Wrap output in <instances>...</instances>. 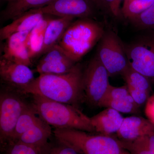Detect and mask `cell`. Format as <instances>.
<instances>
[{"label": "cell", "mask_w": 154, "mask_h": 154, "mask_svg": "<svg viewBox=\"0 0 154 154\" xmlns=\"http://www.w3.org/2000/svg\"><path fill=\"white\" fill-rule=\"evenodd\" d=\"M83 72L82 66L77 63L66 73L39 75L20 93L38 95L79 107L85 99Z\"/></svg>", "instance_id": "obj_1"}, {"label": "cell", "mask_w": 154, "mask_h": 154, "mask_svg": "<svg viewBox=\"0 0 154 154\" xmlns=\"http://www.w3.org/2000/svg\"><path fill=\"white\" fill-rule=\"evenodd\" d=\"M31 96L30 105L38 116L50 126L58 129H76L95 133L90 117L79 107L38 95Z\"/></svg>", "instance_id": "obj_2"}, {"label": "cell", "mask_w": 154, "mask_h": 154, "mask_svg": "<svg viewBox=\"0 0 154 154\" xmlns=\"http://www.w3.org/2000/svg\"><path fill=\"white\" fill-rule=\"evenodd\" d=\"M105 31L91 18L79 19L68 27L58 45L77 63L99 42Z\"/></svg>", "instance_id": "obj_3"}, {"label": "cell", "mask_w": 154, "mask_h": 154, "mask_svg": "<svg viewBox=\"0 0 154 154\" xmlns=\"http://www.w3.org/2000/svg\"><path fill=\"white\" fill-rule=\"evenodd\" d=\"M53 133L57 141L80 154H131L122 146L116 136L72 129L55 128Z\"/></svg>", "instance_id": "obj_4"}, {"label": "cell", "mask_w": 154, "mask_h": 154, "mask_svg": "<svg viewBox=\"0 0 154 154\" xmlns=\"http://www.w3.org/2000/svg\"><path fill=\"white\" fill-rule=\"evenodd\" d=\"M124 44L128 63L132 69L154 82V30H148Z\"/></svg>", "instance_id": "obj_5"}, {"label": "cell", "mask_w": 154, "mask_h": 154, "mask_svg": "<svg viewBox=\"0 0 154 154\" xmlns=\"http://www.w3.org/2000/svg\"><path fill=\"white\" fill-rule=\"evenodd\" d=\"M19 92L8 88L0 94V140L6 146L11 142L19 118L29 104Z\"/></svg>", "instance_id": "obj_6"}, {"label": "cell", "mask_w": 154, "mask_h": 154, "mask_svg": "<svg viewBox=\"0 0 154 154\" xmlns=\"http://www.w3.org/2000/svg\"><path fill=\"white\" fill-rule=\"evenodd\" d=\"M96 55L110 76L122 75L129 66L124 43L111 30L105 31L99 42Z\"/></svg>", "instance_id": "obj_7"}, {"label": "cell", "mask_w": 154, "mask_h": 154, "mask_svg": "<svg viewBox=\"0 0 154 154\" xmlns=\"http://www.w3.org/2000/svg\"><path fill=\"white\" fill-rule=\"evenodd\" d=\"M109 76L107 69L96 55L83 72L85 99L88 103L99 107L110 85Z\"/></svg>", "instance_id": "obj_8"}, {"label": "cell", "mask_w": 154, "mask_h": 154, "mask_svg": "<svg viewBox=\"0 0 154 154\" xmlns=\"http://www.w3.org/2000/svg\"><path fill=\"white\" fill-rule=\"evenodd\" d=\"M96 9L92 0H54L45 7L34 10L49 16L83 19L91 18Z\"/></svg>", "instance_id": "obj_9"}, {"label": "cell", "mask_w": 154, "mask_h": 154, "mask_svg": "<svg viewBox=\"0 0 154 154\" xmlns=\"http://www.w3.org/2000/svg\"><path fill=\"white\" fill-rule=\"evenodd\" d=\"M1 80L8 88L20 93L34 79V74L29 66L1 57Z\"/></svg>", "instance_id": "obj_10"}, {"label": "cell", "mask_w": 154, "mask_h": 154, "mask_svg": "<svg viewBox=\"0 0 154 154\" xmlns=\"http://www.w3.org/2000/svg\"><path fill=\"white\" fill-rule=\"evenodd\" d=\"M43 55L36 67V71L39 75L66 73L77 64L58 44Z\"/></svg>", "instance_id": "obj_11"}, {"label": "cell", "mask_w": 154, "mask_h": 154, "mask_svg": "<svg viewBox=\"0 0 154 154\" xmlns=\"http://www.w3.org/2000/svg\"><path fill=\"white\" fill-rule=\"evenodd\" d=\"M99 107L112 108L122 113H140V107L133 99L126 85L116 87L110 84Z\"/></svg>", "instance_id": "obj_12"}, {"label": "cell", "mask_w": 154, "mask_h": 154, "mask_svg": "<svg viewBox=\"0 0 154 154\" xmlns=\"http://www.w3.org/2000/svg\"><path fill=\"white\" fill-rule=\"evenodd\" d=\"M30 31L18 32L12 34L6 39L2 57L27 66L32 64L28 48L27 39Z\"/></svg>", "instance_id": "obj_13"}, {"label": "cell", "mask_w": 154, "mask_h": 154, "mask_svg": "<svg viewBox=\"0 0 154 154\" xmlns=\"http://www.w3.org/2000/svg\"><path fill=\"white\" fill-rule=\"evenodd\" d=\"M135 102L140 107L146 105L152 91L149 80L130 66L121 75Z\"/></svg>", "instance_id": "obj_14"}, {"label": "cell", "mask_w": 154, "mask_h": 154, "mask_svg": "<svg viewBox=\"0 0 154 154\" xmlns=\"http://www.w3.org/2000/svg\"><path fill=\"white\" fill-rule=\"evenodd\" d=\"M154 134V125L147 119L132 116L124 118L116 137L119 140L131 141L138 138Z\"/></svg>", "instance_id": "obj_15"}, {"label": "cell", "mask_w": 154, "mask_h": 154, "mask_svg": "<svg viewBox=\"0 0 154 154\" xmlns=\"http://www.w3.org/2000/svg\"><path fill=\"white\" fill-rule=\"evenodd\" d=\"M124 118L120 112L111 108H106L90 117L95 133L110 136H116Z\"/></svg>", "instance_id": "obj_16"}, {"label": "cell", "mask_w": 154, "mask_h": 154, "mask_svg": "<svg viewBox=\"0 0 154 154\" xmlns=\"http://www.w3.org/2000/svg\"><path fill=\"white\" fill-rule=\"evenodd\" d=\"M52 133L51 126L38 116L36 121L16 141L44 148L50 145L48 141Z\"/></svg>", "instance_id": "obj_17"}, {"label": "cell", "mask_w": 154, "mask_h": 154, "mask_svg": "<svg viewBox=\"0 0 154 154\" xmlns=\"http://www.w3.org/2000/svg\"><path fill=\"white\" fill-rule=\"evenodd\" d=\"M45 16V14L34 9L22 14L13 20L12 23L1 28V41L6 40L15 33L31 31Z\"/></svg>", "instance_id": "obj_18"}, {"label": "cell", "mask_w": 154, "mask_h": 154, "mask_svg": "<svg viewBox=\"0 0 154 154\" xmlns=\"http://www.w3.org/2000/svg\"><path fill=\"white\" fill-rule=\"evenodd\" d=\"M74 19L65 17L51 19L45 30L42 54H44L54 45L58 44L67 28L73 22Z\"/></svg>", "instance_id": "obj_19"}, {"label": "cell", "mask_w": 154, "mask_h": 154, "mask_svg": "<svg viewBox=\"0 0 154 154\" xmlns=\"http://www.w3.org/2000/svg\"><path fill=\"white\" fill-rule=\"evenodd\" d=\"M54 0H11L6 8L2 12L5 20H14L26 12L43 8Z\"/></svg>", "instance_id": "obj_20"}, {"label": "cell", "mask_w": 154, "mask_h": 154, "mask_svg": "<svg viewBox=\"0 0 154 154\" xmlns=\"http://www.w3.org/2000/svg\"><path fill=\"white\" fill-rule=\"evenodd\" d=\"M49 15H46L30 31L27 39V48L31 60L41 55L43 49L45 30L51 20Z\"/></svg>", "instance_id": "obj_21"}, {"label": "cell", "mask_w": 154, "mask_h": 154, "mask_svg": "<svg viewBox=\"0 0 154 154\" xmlns=\"http://www.w3.org/2000/svg\"><path fill=\"white\" fill-rule=\"evenodd\" d=\"M118 140L122 146L131 154H154V134L144 136L131 141Z\"/></svg>", "instance_id": "obj_22"}, {"label": "cell", "mask_w": 154, "mask_h": 154, "mask_svg": "<svg viewBox=\"0 0 154 154\" xmlns=\"http://www.w3.org/2000/svg\"><path fill=\"white\" fill-rule=\"evenodd\" d=\"M154 0H125L121 8L122 17L132 20L148 8Z\"/></svg>", "instance_id": "obj_23"}, {"label": "cell", "mask_w": 154, "mask_h": 154, "mask_svg": "<svg viewBox=\"0 0 154 154\" xmlns=\"http://www.w3.org/2000/svg\"><path fill=\"white\" fill-rule=\"evenodd\" d=\"M5 146V154H49L51 147L50 145L44 148H39L19 141L11 142Z\"/></svg>", "instance_id": "obj_24"}, {"label": "cell", "mask_w": 154, "mask_h": 154, "mask_svg": "<svg viewBox=\"0 0 154 154\" xmlns=\"http://www.w3.org/2000/svg\"><path fill=\"white\" fill-rule=\"evenodd\" d=\"M130 21L139 30H154V2L148 8Z\"/></svg>", "instance_id": "obj_25"}, {"label": "cell", "mask_w": 154, "mask_h": 154, "mask_svg": "<svg viewBox=\"0 0 154 154\" xmlns=\"http://www.w3.org/2000/svg\"><path fill=\"white\" fill-rule=\"evenodd\" d=\"M57 145L51 146L49 154H80L71 147L58 141Z\"/></svg>", "instance_id": "obj_26"}, {"label": "cell", "mask_w": 154, "mask_h": 154, "mask_svg": "<svg viewBox=\"0 0 154 154\" xmlns=\"http://www.w3.org/2000/svg\"><path fill=\"white\" fill-rule=\"evenodd\" d=\"M92 1L96 8L100 9L111 15L115 0H92Z\"/></svg>", "instance_id": "obj_27"}, {"label": "cell", "mask_w": 154, "mask_h": 154, "mask_svg": "<svg viewBox=\"0 0 154 154\" xmlns=\"http://www.w3.org/2000/svg\"><path fill=\"white\" fill-rule=\"evenodd\" d=\"M145 113L147 119L154 125V94L150 96L146 103Z\"/></svg>", "instance_id": "obj_28"}, {"label": "cell", "mask_w": 154, "mask_h": 154, "mask_svg": "<svg viewBox=\"0 0 154 154\" xmlns=\"http://www.w3.org/2000/svg\"><path fill=\"white\" fill-rule=\"evenodd\" d=\"M125 0H115L113 4L111 15L115 18H119L122 16L121 9L120 6L122 2H124Z\"/></svg>", "instance_id": "obj_29"}, {"label": "cell", "mask_w": 154, "mask_h": 154, "mask_svg": "<svg viewBox=\"0 0 154 154\" xmlns=\"http://www.w3.org/2000/svg\"></svg>", "instance_id": "obj_30"}]
</instances>
